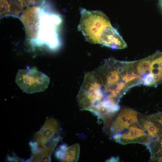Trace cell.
Masks as SVG:
<instances>
[{
  "instance_id": "obj_1",
  "label": "cell",
  "mask_w": 162,
  "mask_h": 162,
  "mask_svg": "<svg viewBox=\"0 0 162 162\" xmlns=\"http://www.w3.org/2000/svg\"><path fill=\"white\" fill-rule=\"evenodd\" d=\"M94 71L107 100L119 102L122 96L133 87L129 61L110 58Z\"/></svg>"
},
{
  "instance_id": "obj_2",
  "label": "cell",
  "mask_w": 162,
  "mask_h": 162,
  "mask_svg": "<svg viewBox=\"0 0 162 162\" xmlns=\"http://www.w3.org/2000/svg\"><path fill=\"white\" fill-rule=\"evenodd\" d=\"M82 110L90 111L99 118L106 101L94 71L87 73L77 97Z\"/></svg>"
},
{
  "instance_id": "obj_3",
  "label": "cell",
  "mask_w": 162,
  "mask_h": 162,
  "mask_svg": "<svg viewBox=\"0 0 162 162\" xmlns=\"http://www.w3.org/2000/svg\"><path fill=\"white\" fill-rule=\"evenodd\" d=\"M61 128L58 122L47 118L42 127L35 135L30 144L32 155L50 160L52 152L60 140Z\"/></svg>"
},
{
  "instance_id": "obj_4",
  "label": "cell",
  "mask_w": 162,
  "mask_h": 162,
  "mask_svg": "<svg viewBox=\"0 0 162 162\" xmlns=\"http://www.w3.org/2000/svg\"><path fill=\"white\" fill-rule=\"evenodd\" d=\"M81 19L78 26L86 40L92 44L100 43V38L103 31L107 27L111 26L108 17L100 10H88L82 8Z\"/></svg>"
},
{
  "instance_id": "obj_5",
  "label": "cell",
  "mask_w": 162,
  "mask_h": 162,
  "mask_svg": "<svg viewBox=\"0 0 162 162\" xmlns=\"http://www.w3.org/2000/svg\"><path fill=\"white\" fill-rule=\"evenodd\" d=\"M16 82L23 92L31 94L45 90L48 86L50 79L36 68L27 66L26 69L18 70Z\"/></svg>"
},
{
  "instance_id": "obj_6",
  "label": "cell",
  "mask_w": 162,
  "mask_h": 162,
  "mask_svg": "<svg viewBox=\"0 0 162 162\" xmlns=\"http://www.w3.org/2000/svg\"><path fill=\"white\" fill-rule=\"evenodd\" d=\"M61 20L57 15L42 13L37 38L34 43L38 45H45L52 50L57 48L60 42L56 32L57 26Z\"/></svg>"
},
{
  "instance_id": "obj_7",
  "label": "cell",
  "mask_w": 162,
  "mask_h": 162,
  "mask_svg": "<svg viewBox=\"0 0 162 162\" xmlns=\"http://www.w3.org/2000/svg\"><path fill=\"white\" fill-rule=\"evenodd\" d=\"M111 136L116 142L123 145L139 143L146 146L151 140L138 122L133 124L128 128Z\"/></svg>"
},
{
  "instance_id": "obj_8",
  "label": "cell",
  "mask_w": 162,
  "mask_h": 162,
  "mask_svg": "<svg viewBox=\"0 0 162 162\" xmlns=\"http://www.w3.org/2000/svg\"><path fill=\"white\" fill-rule=\"evenodd\" d=\"M42 10L38 6H27L20 18L25 27L28 39L35 41L37 38Z\"/></svg>"
},
{
  "instance_id": "obj_9",
  "label": "cell",
  "mask_w": 162,
  "mask_h": 162,
  "mask_svg": "<svg viewBox=\"0 0 162 162\" xmlns=\"http://www.w3.org/2000/svg\"><path fill=\"white\" fill-rule=\"evenodd\" d=\"M139 113L129 108L124 107L120 110L115 116L110 129L111 135L120 133L138 122Z\"/></svg>"
},
{
  "instance_id": "obj_10",
  "label": "cell",
  "mask_w": 162,
  "mask_h": 162,
  "mask_svg": "<svg viewBox=\"0 0 162 162\" xmlns=\"http://www.w3.org/2000/svg\"><path fill=\"white\" fill-rule=\"evenodd\" d=\"M99 44L115 49H123L127 47L126 43L112 26L103 30L100 37Z\"/></svg>"
},
{
  "instance_id": "obj_11",
  "label": "cell",
  "mask_w": 162,
  "mask_h": 162,
  "mask_svg": "<svg viewBox=\"0 0 162 162\" xmlns=\"http://www.w3.org/2000/svg\"><path fill=\"white\" fill-rule=\"evenodd\" d=\"M138 123L146 131L151 140L162 135V125L150 118L139 113Z\"/></svg>"
},
{
  "instance_id": "obj_12",
  "label": "cell",
  "mask_w": 162,
  "mask_h": 162,
  "mask_svg": "<svg viewBox=\"0 0 162 162\" xmlns=\"http://www.w3.org/2000/svg\"><path fill=\"white\" fill-rule=\"evenodd\" d=\"M80 152V146L78 143L69 147L66 145H61L55 152L56 158L62 162H76Z\"/></svg>"
},
{
  "instance_id": "obj_13",
  "label": "cell",
  "mask_w": 162,
  "mask_h": 162,
  "mask_svg": "<svg viewBox=\"0 0 162 162\" xmlns=\"http://www.w3.org/2000/svg\"><path fill=\"white\" fill-rule=\"evenodd\" d=\"M22 8L16 0H0V16L7 15L18 16L23 11Z\"/></svg>"
},
{
  "instance_id": "obj_14",
  "label": "cell",
  "mask_w": 162,
  "mask_h": 162,
  "mask_svg": "<svg viewBox=\"0 0 162 162\" xmlns=\"http://www.w3.org/2000/svg\"><path fill=\"white\" fill-rule=\"evenodd\" d=\"M146 146L150 152L152 161L162 156V135L151 139Z\"/></svg>"
},
{
  "instance_id": "obj_15",
  "label": "cell",
  "mask_w": 162,
  "mask_h": 162,
  "mask_svg": "<svg viewBox=\"0 0 162 162\" xmlns=\"http://www.w3.org/2000/svg\"><path fill=\"white\" fill-rule=\"evenodd\" d=\"M27 6L29 5H36L43 2L45 0H25Z\"/></svg>"
},
{
  "instance_id": "obj_16",
  "label": "cell",
  "mask_w": 162,
  "mask_h": 162,
  "mask_svg": "<svg viewBox=\"0 0 162 162\" xmlns=\"http://www.w3.org/2000/svg\"><path fill=\"white\" fill-rule=\"evenodd\" d=\"M22 8L27 7V5L25 0H16Z\"/></svg>"
},
{
  "instance_id": "obj_17",
  "label": "cell",
  "mask_w": 162,
  "mask_h": 162,
  "mask_svg": "<svg viewBox=\"0 0 162 162\" xmlns=\"http://www.w3.org/2000/svg\"><path fill=\"white\" fill-rule=\"evenodd\" d=\"M107 160V161L108 162H117L119 160V159L118 157L116 158L112 157V158Z\"/></svg>"
},
{
  "instance_id": "obj_18",
  "label": "cell",
  "mask_w": 162,
  "mask_h": 162,
  "mask_svg": "<svg viewBox=\"0 0 162 162\" xmlns=\"http://www.w3.org/2000/svg\"><path fill=\"white\" fill-rule=\"evenodd\" d=\"M154 161L157 162H162V155L155 159L154 160Z\"/></svg>"
},
{
  "instance_id": "obj_19",
  "label": "cell",
  "mask_w": 162,
  "mask_h": 162,
  "mask_svg": "<svg viewBox=\"0 0 162 162\" xmlns=\"http://www.w3.org/2000/svg\"><path fill=\"white\" fill-rule=\"evenodd\" d=\"M159 4L160 8L162 10V0H159Z\"/></svg>"
}]
</instances>
